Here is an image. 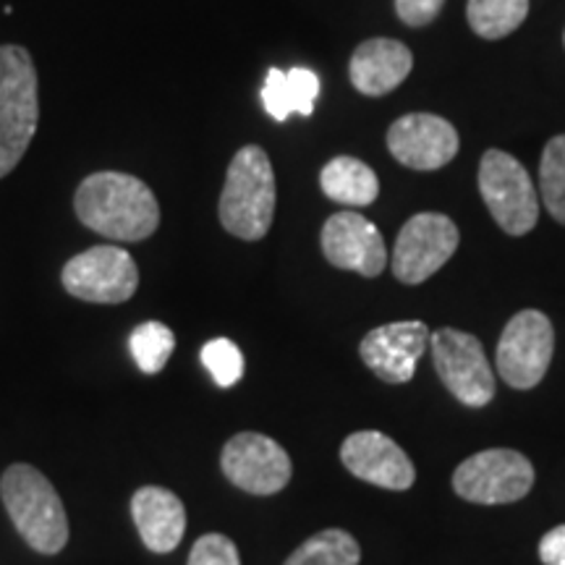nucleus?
I'll list each match as a JSON object with an SVG mask.
<instances>
[{
	"label": "nucleus",
	"instance_id": "f257e3e1",
	"mask_svg": "<svg viewBox=\"0 0 565 565\" xmlns=\"http://www.w3.org/2000/svg\"><path fill=\"white\" fill-rule=\"evenodd\" d=\"M76 217L113 242H145L160 225V204L145 181L129 173H92L76 189Z\"/></svg>",
	"mask_w": 565,
	"mask_h": 565
},
{
	"label": "nucleus",
	"instance_id": "f03ea898",
	"mask_svg": "<svg viewBox=\"0 0 565 565\" xmlns=\"http://www.w3.org/2000/svg\"><path fill=\"white\" fill-rule=\"evenodd\" d=\"M6 511L26 545L55 555L68 542V519L55 487L30 463H13L0 479Z\"/></svg>",
	"mask_w": 565,
	"mask_h": 565
},
{
	"label": "nucleus",
	"instance_id": "7ed1b4c3",
	"mask_svg": "<svg viewBox=\"0 0 565 565\" xmlns=\"http://www.w3.org/2000/svg\"><path fill=\"white\" fill-rule=\"evenodd\" d=\"M275 217V173L263 147L246 145L231 160L221 194V223L231 236L259 242Z\"/></svg>",
	"mask_w": 565,
	"mask_h": 565
},
{
	"label": "nucleus",
	"instance_id": "20e7f679",
	"mask_svg": "<svg viewBox=\"0 0 565 565\" xmlns=\"http://www.w3.org/2000/svg\"><path fill=\"white\" fill-rule=\"evenodd\" d=\"M40 121L38 71L19 45L0 47V179L30 150Z\"/></svg>",
	"mask_w": 565,
	"mask_h": 565
},
{
	"label": "nucleus",
	"instance_id": "39448f33",
	"mask_svg": "<svg viewBox=\"0 0 565 565\" xmlns=\"http://www.w3.org/2000/svg\"><path fill=\"white\" fill-rule=\"evenodd\" d=\"M479 192L494 223L508 236H526L540 221V196L526 168L503 150H487L479 162Z\"/></svg>",
	"mask_w": 565,
	"mask_h": 565
},
{
	"label": "nucleus",
	"instance_id": "423d86ee",
	"mask_svg": "<svg viewBox=\"0 0 565 565\" xmlns=\"http://www.w3.org/2000/svg\"><path fill=\"white\" fill-rule=\"evenodd\" d=\"M555 351L553 322L536 309H524L513 315L498 341L494 366L503 383L515 391H529L540 385L550 370Z\"/></svg>",
	"mask_w": 565,
	"mask_h": 565
},
{
	"label": "nucleus",
	"instance_id": "0eeeda50",
	"mask_svg": "<svg viewBox=\"0 0 565 565\" xmlns=\"http://www.w3.org/2000/svg\"><path fill=\"white\" fill-rule=\"evenodd\" d=\"M534 484V466L526 456L508 448H492L461 461L454 475V490L479 505H505L526 498Z\"/></svg>",
	"mask_w": 565,
	"mask_h": 565
},
{
	"label": "nucleus",
	"instance_id": "6e6552de",
	"mask_svg": "<svg viewBox=\"0 0 565 565\" xmlns=\"http://www.w3.org/2000/svg\"><path fill=\"white\" fill-rule=\"evenodd\" d=\"M429 349H433L435 370L454 398L471 408L490 404L494 395V374L477 335L443 328L429 335Z\"/></svg>",
	"mask_w": 565,
	"mask_h": 565
},
{
	"label": "nucleus",
	"instance_id": "1a4fd4ad",
	"mask_svg": "<svg viewBox=\"0 0 565 565\" xmlns=\"http://www.w3.org/2000/svg\"><path fill=\"white\" fill-rule=\"evenodd\" d=\"M63 288L92 303H124L137 294L139 270L134 257L118 246H92L63 267Z\"/></svg>",
	"mask_w": 565,
	"mask_h": 565
},
{
	"label": "nucleus",
	"instance_id": "9d476101",
	"mask_svg": "<svg viewBox=\"0 0 565 565\" xmlns=\"http://www.w3.org/2000/svg\"><path fill=\"white\" fill-rule=\"evenodd\" d=\"M458 249V228L440 212H419L401 228L393 249V275L406 286H419L440 270Z\"/></svg>",
	"mask_w": 565,
	"mask_h": 565
},
{
	"label": "nucleus",
	"instance_id": "9b49d317",
	"mask_svg": "<svg viewBox=\"0 0 565 565\" xmlns=\"http://www.w3.org/2000/svg\"><path fill=\"white\" fill-rule=\"evenodd\" d=\"M223 475L249 494H275L291 482L294 466L286 448L259 433H242L225 443Z\"/></svg>",
	"mask_w": 565,
	"mask_h": 565
},
{
	"label": "nucleus",
	"instance_id": "f8f14e48",
	"mask_svg": "<svg viewBox=\"0 0 565 565\" xmlns=\"http://www.w3.org/2000/svg\"><path fill=\"white\" fill-rule=\"evenodd\" d=\"M387 150L412 171H437L456 158L458 131L433 113H408L387 129Z\"/></svg>",
	"mask_w": 565,
	"mask_h": 565
},
{
	"label": "nucleus",
	"instance_id": "ddd939ff",
	"mask_svg": "<svg viewBox=\"0 0 565 565\" xmlns=\"http://www.w3.org/2000/svg\"><path fill=\"white\" fill-rule=\"evenodd\" d=\"M322 252L338 270L377 278L387 265V249L377 225L359 212H335L322 228Z\"/></svg>",
	"mask_w": 565,
	"mask_h": 565
},
{
	"label": "nucleus",
	"instance_id": "4468645a",
	"mask_svg": "<svg viewBox=\"0 0 565 565\" xmlns=\"http://www.w3.org/2000/svg\"><path fill=\"white\" fill-rule=\"evenodd\" d=\"M429 328L419 320L391 322L366 333L359 353L380 380L401 385L414 377L416 364L429 345Z\"/></svg>",
	"mask_w": 565,
	"mask_h": 565
},
{
	"label": "nucleus",
	"instance_id": "2eb2a0df",
	"mask_svg": "<svg viewBox=\"0 0 565 565\" xmlns=\"http://www.w3.org/2000/svg\"><path fill=\"white\" fill-rule=\"evenodd\" d=\"M341 461L353 477L383 487V490H408L416 479V469L404 448L374 429L345 437L341 445Z\"/></svg>",
	"mask_w": 565,
	"mask_h": 565
},
{
	"label": "nucleus",
	"instance_id": "dca6fc26",
	"mask_svg": "<svg viewBox=\"0 0 565 565\" xmlns=\"http://www.w3.org/2000/svg\"><path fill=\"white\" fill-rule=\"evenodd\" d=\"M131 515L141 542L152 553H173L186 534V508H183L179 494L166 490V487L147 484L134 492Z\"/></svg>",
	"mask_w": 565,
	"mask_h": 565
},
{
	"label": "nucleus",
	"instance_id": "f3484780",
	"mask_svg": "<svg viewBox=\"0 0 565 565\" xmlns=\"http://www.w3.org/2000/svg\"><path fill=\"white\" fill-rule=\"evenodd\" d=\"M414 68V55L404 42L374 38L366 40L351 55V82L366 97H383L406 82Z\"/></svg>",
	"mask_w": 565,
	"mask_h": 565
},
{
	"label": "nucleus",
	"instance_id": "a211bd4d",
	"mask_svg": "<svg viewBox=\"0 0 565 565\" xmlns=\"http://www.w3.org/2000/svg\"><path fill=\"white\" fill-rule=\"evenodd\" d=\"M320 95V79L309 68H291L267 71V79L263 87L265 110L270 113L275 121H286L291 113L299 116H312L315 100Z\"/></svg>",
	"mask_w": 565,
	"mask_h": 565
},
{
	"label": "nucleus",
	"instance_id": "6ab92c4d",
	"mask_svg": "<svg viewBox=\"0 0 565 565\" xmlns=\"http://www.w3.org/2000/svg\"><path fill=\"white\" fill-rule=\"evenodd\" d=\"M320 186L330 200L345 207H366L380 196V181L366 162L356 158H335L322 168Z\"/></svg>",
	"mask_w": 565,
	"mask_h": 565
},
{
	"label": "nucleus",
	"instance_id": "aec40b11",
	"mask_svg": "<svg viewBox=\"0 0 565 565\" xmlns=\"http://www.w3.org/2000/svg\"><path fill=\"white\" fill-rule=\"evenodd\" d=\"M529 0H469L466 19L482 40H503L524 24Z\"/></svg>",
	"mask_w": 565,
	"mask_h": 565
},
{
	"label": "nucleus",
	"instance_id": "412c9836",
	"mask_svg": "<svg viewBox=\"0 0 565 565\" xmlns=\"http://www.w3.org/2000/svg\"><path fill=\"white\" fill-rule=\"evenodd\" d=\"M362 550L343 529H324V532L309 536L294 555L282 565H359Z\"/></svg>",
	"mask_w": 565,
	"mask_h": 565
},
{
	"label": "nucleus",
	"instance_id": "4be33fe9",
	"mask_svg": "<svg viewBox=\"0 0 565 565\" xmlns=\"http://www.w3.org/2000/svg\"><path fill=\"white\" fill-rule=\"evenodd\" d=\"M129 349L137 366L145 374H158L166 370L168 359L175 349V335L168 324L145 322L134 330L129 338Z\"/></svg>",
	"mask_w": 565,
	"mask_h": 565
},
{
	"label": "nucleus",
	"instance_id": "5701e85b",
	"mask_svg": "<svg viewBox=\"0 0 565 565\" xmlns=\"http://www.w3.org/2000/svg\"><path fill=\"white\" fill-rule=\"evenodd\" d=\"M540 192L550 215L565 225V134L545 145L540 162Z\"/></svg>",
	"mask_w": 565,
	"mask_h": 565
},
{
	"label": "nucleus",
	"instance_id": "b1692460",
	"mask_svg": "<svg viewBox=\"0 0 565 565\" xmlns=\"http://www.w3.org/2000/svg\"><path fill=\"white\" fill-rule=\"evenodd\" d=\"M202 362L217 387H233L244 377V356L228 338H215L202 349Z\"/></svg>",
	"mask_w": 565,
	"mask_h": 565
},
{
	"label": "nucleus",
	"instance_id": "393cba45",
	"mask_svg": "<svg viewBox=\"0 0 565 565\" xmlns=\"http://www.w3.org/2000/svg\"><path fill=\"white\" fill-rule=\"evenodd\" d=\"M189 565H242V557L228 536L204 534L194 542Z\"/></svg>",
	"mask_w": 565,
	"mask_h": 565
},
{
	"label": "nucleus",
	"instance_id": "a878e982",
	"mask_svg": "<svg viewBox=\"0 0 565 565\" xmlns=\"http://www.w3.org/2000/svg\"><path fill=\"white\" fill-rule=\"evenodd\" d=\"M445 0H395V13L408 26H427L437 19Z\"/></svg>",
	"mask_w": 565,
	"mask_h": 565
},
{
	"label": "nucleus",
	"instance_id": "bb28decb",
	"mask_svg": "<svg viewBox=\"0 0 565 565\" xmlns=\"http://www.w3.org/2000/svg\"><path fill=\"white\" fill-rule=\"evenodd\" d=\"M540 557L545 565H565V524L550 529L542 536Z\"/></svg>",
	"mask_w": 565,
	"mask_h": 565
}]
</instances>
